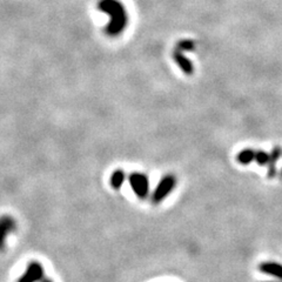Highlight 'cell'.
Returning a JSON list of instances; mask_svg holds the SVG:
<instances>
[{"mask_svg": "<svg viewBox=\"0 0 282 282\" xmlns=\"http://www.w3.org/2000/svg\"><path fill=\"white\" fill-rule=\"evenodd\" d=\"M17 229V224L13 217L4 215L0 217V250L5 248V242L7 236Z\"/></svg>", "mask_w": 282, "mask_h": 282, "instance_id": "5", "label": "cell"}, {"mask_svg": "<svg viewBox=\"0 0 282 282\" xmlns=\"http://www.w3.org/2000/svg\"><path fill=\"white\" fill-rule=\"evenodd\" d=\"M266 282H277V281H266Z\"/></svg>", "mask_w": 282, "mask_h": 282, "instance_id": "14", "label": "cell"}, {"mask_svg": "<svg viewBox=\"0 0 282 282\" xmlns=\"http://www.w3.org/2000/svg\"><path fill=\"white\" fill-rule=\"evenodd\" d=\"M281 156V149L280 148H275L272 150V153L269 154V163L267 166H268V175L272 178V176L275 175L276 173V163L277 160L280 159Z\"/></svg>", "mask_w": 282, "mask_h": 282, "instance_id": "8", "label": "cell"}, {"mask_svg": "<svg viewBox=\"0 0 282 282\" xmlns=\"http://www.w3.org/2000/svg\"><path fill=\"white\" fill-rule=\"evenodd\" d=\"M99 10L110 16L106 32L110 36H118L125 29L129 17L125 6L119 0H100Z\"/></svg>", "mask_w": 282, "mask_h": 282, "instance_id": "1", "label": "cell"}, {"mask_svg": "<svg viewBox=\"0 0 282 282\" xmlns=\"http://www.w3.org/2000/svg\"><path fill=\"white\" fill-rule=\"evenodd\" d=\"M255 154L257 152L253 149H243L241 152L239 153L238 155V160L240 164L242 165H248L250 164L252 161H255Z\"/></svg>", "mask_w": 282, "mask_h": 282, "instance_id": "10", "label": "cell"}, {"mask_svg": "<svg viewBox=\"0 0 282 282\" xmlns=\"http://www.w3.org/2000/svg\"><path fill=\"white\" fill-rule=\"evenodd\" d=\"M45 277L44 275V268L39 262L33 261L28 263L27 268H26L24 275H22L18 282H41Z\"/></svg>", "mask_w": 282, "mask_h": 282, "instance_id": "4", "label": "cell"}, {"mask_svg": "<svg viewBox=\"0 0 282 282\" xmlns=\"http://www.w3.org/2000/svg\"><path fill=\"white\" fill-rule=\"evenodd\" d=\"M130 185L135 195L139 199H145L147 197L149 191V182L148 178L141 173H133L130 175Z\"/></svg>", "mask_w": 282, "mask_h": 282, "instance_id": "3", "label": "cell"}, {"mask_svg": "<svg viewBox=\"0 0 282 282\" xmlns=\"http://www.w3.org/2000/svg\"><path fill=\"white\" fill-rule=\"evenodd\" d=\"M176 185V179L174 175H166L160 180V182L158 183L155 190H154L152 194V202L154 205L160 204L165 199L167 198L168 194H171L174 187Z\"/></svg>", "mask_w": 282, "mask_h": 282, "instance_id": "2", "label": "cell"}, {"mask_svg": "<svg viewBox=\"0 0 282 282\" xmlns=\"http://www.w3.org/2000/svg\"><path fill=\"white\" fill-rule=\"evenodd\" d=\"M281 176H282V171H281Z\"/></svg>", "mask_w": 282, "mask_h": 282, "instance_id": "15", "label": "cell"}, {"mask_svg": "<svg viewBox=\"0 0 282 282\" xmlns=\"http://www.w3.org/2000/svg\"><path fill=\"white\" fill-rule=\"evenodd\" d=\"M259 269L263 274L270 275L275 279L282 280V265L275 261H265L259 265Z\"/></svg>", "mask_w": 282, "mask_h": 282, "instance_id": "6", "label": "cell"}, {"mask_svg": "<svg viewBox=\"0 0 282 282\" xmlns=\"http://www.w3.org/2000/svg\"><path fill=\"white\" fill-rule=\"evenodd\" d=\"M174 60L176 61V64L179 65L180 69H181L185 73L191 74L192 72H193V64H192L190 59L185 58V56L180 53L179 51L174 52Z\"/></svg>", "mask_w": 282, "mask_h": 282, "instance_id": "7", "label": "cell"}, {"mask_svg": "<svg viewBox=\"0 0 282 282\" xmlns=\"http://www.w3.org/2000/svg\"><path fill=\"white\" fill-rule=\"evenodd\" d=\"M123 181H125V173L121 169H118L111 175V186L114 190H120V187L122 186Z\"/></svg>", "mask_w": 282, "mask_h": 282, "instance_id": "9", "label": "cell"}, {"mask_svg": "<svg viewBox=\"0 0 282 282\" xmlns=\"http://www.w3.org/2000/svg\"><path fill=\"white\" fill-rule=\"evenodd\" d=\"M193 47H194V44L192 43L191 40H182V41H180L179 45H178L179 50L191 51V50H193Z\"/></svg>", "mask_w": 282, "mask_h": 282, "instance_id": "12", "label": "cell"}, {"mask_svg": "<svg viewBox=\"0 0 282 282\" xmlns=\"http://www.w3.org/2000/svg\"><path fill=\"white\" fill-rule=\"evenodd\" d=\"M41 282H53V281H52L51 279H48V277H44V279L41 280Z\"/></svg>", "mask_w": 282, "mask_h": 282, "instance_id": "13", "label": "cell"}, {"mask_svg": "<svg viewBox=\"0 0 282 282\" xmlns=\"http://www.w3.org/2000/svg\"><path fill=\"white\" fill-rule=\"evenodd\" d=\"M255 161L260 165V166H267L269 163V154L263 152V150H259L255 154Z\"/></svg>", "mask_w": 282, "mask_h": 282, "instance_id": "11", "label": "cell"}]
</instances>
